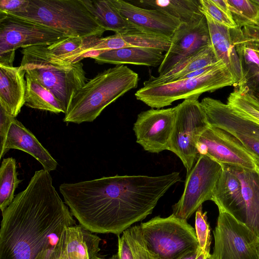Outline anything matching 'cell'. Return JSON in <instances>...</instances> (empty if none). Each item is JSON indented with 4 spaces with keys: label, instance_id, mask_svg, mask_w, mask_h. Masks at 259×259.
<instances>
[{
    "label": "cell",
    "instance_id": "6da1fadb",
    "mask_svg": "<svg viewBox=\"0 0 259 259\" xmlns=\"http://www.w3.org/2000/svg\"><path fill=\"white\" fill-rule=\"evenodd\" d=\"M180 181L179 172L160 176L116 175L63 183L59 191L84 228L119 235L150 214L160 198Z\"/></svg>",
    "mask_w": 259,
    "mask_h": 259
},
{
    "label": "cell",
    "instance_id": "7a4b0ae2",
    "mask_svg": "<svg viewBox=\"0 0 259 259\" xmlns=\"http://www.w3.org/2000/svg\"><path fill=\"white\" fill-rule=\"evenodd\" d=\"M50 172L35 171L2 212L0 259H49L67 227L76 226Z\"/></svg>",
    "mask_w": 259,
    "mask_h": 259
},
{
    "label": "cell",
    "instance_id": "3957f363",
    "mask_svg": "<svg viewBox=\"0 0 259 259\" xmlns=\"http://www.w3.org/2000/svg\"><path fill=\"white\" fill-rule=\"evenodd\" d=\"M139 75L124 65L98 73L74 95L63 121L80 124L93 121L109 104L137 88Z\"/></svg>",
    "mask_w": 259,
    "mask_h": 259
},
{
    "label": "cell",
    "instance_id": "277c9868",
    "mask_svg": "<svg viewBox=\"0 0 259 259\" xmlns=\"http://www.w3.org/2000/svg\"><path fill=\"white\" fill-rule=\"evenodd\" d=\"M21 53L20 67L49 90L66 112L74 95L87 82L82 62L65 61L53 55L47 46L28 47Z\"/></svg>",
    "mask_w": 259,
    "mask_h": 259
},
{
    "label": "cell",
    "instance_id": "5b68a950",
    "mask_svg": "<svg viewBox=\"0 0 259 259\" xmlns=\"http://www.w3.org/2000/svg\"><path fill=\"white\" fill-rule=\"evenodd\" d=\"M7 14L55 29L68 37H100L106 31L84 0H28L20 11Z\"/></svg>",
    "mask_w": 259,
    "mask_h": 259
},
{
    "label": "cell",
    "instance_id": "8992f818",
    "mask_svg": "<svg viewBox=\"0 0 259 259\" xmlns=\"http://www.w3.org/2000/svg\"><path fill=\"white\" fill-rule=\"evenodd\" d=\"M234 84L233 76L221 61L214 68L197 77L143 87L135 96L137 100L152 108L160 109L179 100L198 99L205 92Z\"/></svg>",
    "mask_w": 259,
    "mask_h": 259
},
{
    "label": "cell",
    "instance_id": "52a82bcc",
    "mask_svg": "<svg viewBox=\"0 0 259 259\" xmlns=\"http://www.w3.org/2000/svg\"><path fill=\"white\" fill-rule=\"evenodd\" d=\"M140 226L148 248L160 259H179L200 248L194 229L172 213L155 217Z\"/></svg>",
    "mask_w": 259,
    "mask_h": 259
},
{
    "label": "cell",
    "instance_id": "ba28073f",
    "mask_svg": "<svg viewBox=\"0 0 259 259\" xmlns=\"http://www.w3.org/2000/svg\"><path fill=\"white\" fill-rule=\"evenodd\" d=\"M198 99H185L176 106V115L169 143L168 150L181 160L187 174L199 155L197 150L198 141L209 126Z\"/></svg>",
    "mask_w": 259,
    "mask_h": 259
},
{
    "label": "cell",
    "instance_id": "9c48e42d",
    "mask_svg": "<svg viewBox=\"0 0 259 259\" xmlns=\"http://www.w3.org/2000/svg\"><path fill=\"white\" fill-rule=\"evenodd\" d=\"M68 37L55 29L0 12V64L13 66L19 48L49 46Z\"/></svg>",
    "mask_w": 259,
    "mask_h": 259
},
{
    "label": "cell",
    "instance_id": "30bf717a",
    "mask_svg": "<svg viewBox=\"0 0 259 259\" xmlns=\"http://www.w3.org/2000/svg\"><path fill=\"white\" fill-rule=\"evenodd\" d=\"M222 169V164L218 162L206 155H199L187 174L181 197L172 207V214L187 220L203 202L211 200Z\"/></svg>",
    "mask_w": 259,
    "mask_h": 259
},
{
    "label": "cell",
    "instance_id": "8fae6325",
    "mask_svg": "<svg viewBox=\"0 0 259 259\" xmlns=\"http://www.w3.org/2000/svg\"><path fill=\"white\" fill-rule=\"evenodd\" d=\"M219 211L213 234L214 245L209 259H258V239L250 230L228 213Z\"/></svg>",
    "mask_w": 259,
    "mask_h": 259
},
{
    "label": "cell",
    "instance_id": "7c38bea8",
    "mask_svg": "<svg viewBox=\"0 0 259 259\" xmlns=\"http://www.w3.org/2000/svg\"><path fill=\"white\" fill-rule=\"evenodd\" d=\"M200 103L210 126L229 133L259 161V124L239 115L220 100L206 97Z\"/></svg>",
    "mask_w": 259,
    "mask_h": 259
},
{
    "label": "cell",
    "instance_id": "4fadbf2b",
    "mask_svg": "<svg viewBox=\"0 0 259 259\" xmlns=\"http://www.w3.org/2000/svg\"><path fill=\"white\" fill-rule=\"evenodd\" d=\"M199 155H206L221 164L254 169L258 161L235 137L227 132L210 126L197 145Z\"/></svg>",
    "mask_w": 259,
    "mask_h": 259
},
{
    "label": "cell",
    "instance_id": "5bb4252c",
    "mask_svg": "<svg viewBox=\"0 0 259 259\" xmlns=\"http://www.w3.org/2000/svg\"><path fill=\"white\" fill-rule=\"evenodd\" d=\"M176 115V106L140 113L133 127L137 143L151 153L168 150Z\"/></svg>",
    "mask_w": 259,
    "mask_h": 259
},
{
    "label": "cell",
    "instance_id": "9a60e30c",
    "mask_svg": "<svg viewBox=\"0 0 259 259\" xmlns=\"http://www.w3.org/2000/svg\"><path fill=\"white\" fill-rule=\"evenodd\" d=\"M211 45L205 16L190 23L181 24L171 38L170 47L158 69L159 75Z\"/></svg>",
    "mask_w": 259,
    "mask_h": 259
},
{
    "label": "cell",
    "instance_id": "2e32d148",
    "mask_svg": "<svg viewBox=\"0 0 259 259\" xmlns=\"http://www.w3.org/2000/svg\"><path fill=\"white\" fill-rule=\"evenodd\" d=\"M111 2L123 17L136 29L142 32L171 39L182 24L178 19L157 9L139 7L123 0Z\"/></svg>",
    "mask_w": 259,
    "mask_h": 259
},
{
    "label": "cell",
    "instance_id": "e0dca14e",
    "mask_svg": "<svg viewBox=\"0 0 259 259\" xmlns=\"http://www.w3.org/2000/svg\"><path fill=\"white\" fill-rule=\"evenodd\" d=\"M101 239L81 225L67 227L49 259H93Z\"/></svg>",
    "mask_w": 259,
    "mask_h": 259
},
{
    "label": "cell",
    "instance_id": "ac0fdd59",
    "mask_svg": "<svg viewBox=\"0 0 259 259\" xmlns=\"http://www.w3.org/2000/svg\"><path fill=\"white\" fill-rule=\"evenodd\" d=\"M171 44V39L160 35L147 33L137 30L123 33H115L105 37H100L94 46L89 49L82 58H93L99 54L112 50L125 48H149L166 52Z\"/></svg>",
    "mask_w": 259,
    "mask_h": 259
},
{
    "label": "cell",
    "instance_id": "d6986e66",
    "mask_svg": "<svg viewBox=\"0 0 259 259\" xmlns=\"http://www.w3.org/2000/svg\"><path fill=\"white\" fill-rule=\"evenodd\" d=\"M10 149L26 152L35 158L49 172L57 168L58 162L38 141L35 136L16 118L12 121L6 142L0 149V158Z\"/></svg>",
    "mask_w": 259,
    "mask_h": 259
},
{
    "label": "cell",
    "instance_id": "ffe728a7",
    "mask_svg": "<svg viewBox=\"0 0 259 259\" xmlns=\"http://www.w3.org/2000/svg\"><path fill=\"white\" fill-rule=\"evenodd\" d=\"M223 169L211 200L219 210L225 211L245 225L246 211L240 182L226 164Z\"/></svg>",
    "mask_w": 259,
    "mask_h": 259
},
{
    "label": "cell",
    "instance_id": "44dd1931",
    "mask_svg": "<svg viewBox=\"0 0 259 259\" xmlns=\"http://www.w3.org/2000/svg\"><path fill=\"white\" fill-rule=\"evenodd\" d=\"M203 14L206 19L211 43L217 57L233 76L234 87L238 86L243 80V73L231 29L218 23L207 14Z\"/></svg>",
    "mask_w": 259,
    "mask_h": 259
},
{
    "label": "cell",
    "instance_id": "7402d4cb",
    "mask_svg": "<svg viewBox=\"0 0 259 259\" xmlns=\"http://www.w3.org/2000/svg\"><path fill=\"white\" fill-rule=\"evenodd\" d=\"M25 74L20 66L0 64V106L15 118L25 105Z\"/></svg>",
    "mask_w": 259,
    "mask_h": 259
},
{
    "label": "cell",
    "instance_id": "603a6c76",
    "mask_svg": "<svg viewBox=\"0 0 259 259\" xmlns=\"http://www.w3.org/2000/svg\"><path fill=\"white\" fill-rule=\"evenodd\" d=\"M227 165L241 183L246 211L244 226L259 237V165L254 169Z\"/></svg>",
    "mask_w": 259,
    "mask_h": 259
},
{
    "label": "cell",
    "instance_id": "cb8c5ba5",
    "mask_svg": "<svg viewBox=\"0 0 259 259\" xmlns=\"http://www.w3.org/2000/svg\"><path fill=\"white\" fill-rule=\"evenodd\" d=\"M159 49L149 48H125L110 50L93 58L98 64H132L157 67L161 64L164 54Z\"/></svg>",
    "mask_w": 259,
    "mask_h": 259
},
{
    "label": "cell",
    "instance_id": "d4e9b609",
    "mask_svg": "<svg viewBox=\"0 0 259 259\" xmlns=\"http://www.w3.org/2000/svg\"><path fill=\"white\" fill-rule=\"evenodd\" d=\"M139 7L157 9L178 19L182 24L197 21L204 16L199 0H141L128 1Z\"/></svg>",
    "mask_w": 259,
    "mask_h": 259
},
{
    "label": "cell",
    "instance_id": "484cf974",
    "mask_svg": "<svg viewBox=\"0 0 259 259\" xmlns=\"http://www.w3.org/2000/svg\"><path fill=\"white\" fill-rule=\"evenodd\" d=\"M220 61L212 45H210L198 53L181 62L164 74L157 76H151L144 81L143 87L177 81L187 73L218 63Z\"/></svg>",
    "mask_w": 259,
    "mask_h": 259
},
{
    "label": "cell",
    "instance_id": "4316f807",
    "mask_svg": "<svg viewBox=\"0 0 259 259\" xmlns=\"http://www.w3.org/2000/svg\"><path fill=\"white\" fill-rule=\"evenodd\" d=\"M84 2L106 31L111 30L115 33H123L137 30L123 17L111 0H84Z\"/></svg>",
    "mask_w": 259,
    "mask_h": 259
},
{
    "label": "cell",
    "instance_id": "83f0119b",
    "mask_svg": "<svg viewBox=\"0 0 259 259\" xmlns=\"http://www.w3.org/2000/svg\"><path fill=\"white\" fill-rule=\"evenodd\" d=\"M25 105L30 108L55 113H66L62 103L46 88L25 74Z\"/></svg>",
    "mask_w": 259,
    "mask_h": 259
},
{
    "label": "cell",
    "instance_id": "f1b7e54d",
    "mask_svg": "<svg viewBox=\"0 0 259 259\" xmlns=\"http://www.w3.org/2000/svg\"><path fill=\"white\" fill-rule=\"evenodd\" d=\"M21 180L18 179L16 160L4 158L0 167V208L2 212L12 202L14 192Z\"/></svg>",
    "mask_w": 259,
    "mask_h": 259
},
{
    "label": "cell",
    "instance_id": "f546056e",
    "mask_svg": "<svg viewBox=\"0 0 259 259\" xmlns=\"http://www.w3.org/2000/svg\"><path fill=\"white\" fill-rule=\"evenodd\" d=\"M231 16L237 27L259 22V5L253 0H227Z\"/></svg>",
    "mask_w": 259,
    "mask_h": 259
},
{
    "label": "cell",
    "instance_id": "4dcf8cb0",
    "mask_svg": "<svg viewBox=\"0 0 259 259\" xmlns=\"http://www.w3.org/2000/svg\"><path fill=\"white\" fill-rule=\"evenodd\" d=\"M227 104L239 115L259 124V103L246 93L235 88Z\"/></svg>",
    "mask_w": 259,
    "mask_h": 259
},
{
    "label": "cell",
    "instance_id": "1f68e13d",
    "mask_svg": "<svg viewBox=\"0 0 259 259\" xmlns=\"http://www.w3.org/2000/svg\"><path fill=\"white\" fill-rule=\"evenodd\" d=\"M122 234L130 246L132 259H160L148 248L140 225L130 227Z\"/></svg>",
    "mask_w": 259,
    "mask_h": 259
},
{
    "label": "cell",
    "instance_id": "d6a6232c",
    "mask_svg": "<svg viewBox=\"0 0 259 259\" xmlns=\"http://www.w3.org/2000/svg\"><path fill=\"white\" fill-rule=\"evenodd\" d=\"M195 212V232L199 247L202 251L210 253L211 235L207 212H203L201 206Z\"/></svg>",
    "mask_w": 259,
    "mask_h": 259
},
{
    "label": "cell",
    "instance_id": "836d02e7",
    "mask_svg": "<svg viewBox=\"0 0 259 259\" xmlns=\"http://www.w3.org/2000/svg\"><path fill=\"white\" fill-rule=\"evenodd\" d=\"M199 2L201 12L214 21L231 29L237 27L232 17L219 8L212 0H199Z\"/></svg>",
    "mask_w": 259,
    "mask_h": 259
},
{
    "label": "cell",
    "instance_id": "e575fe53",
    "mask_svg": "<svg viewBox=\"0 0 259 259\" xmlns=\"http://www.w3.org/2000/svg\"><path fill=\"white\" fill-rule=\"evenodd\" d=\"M86 38L69 37L55 42L48 47L53 55L59 57L79 49L84 44Z\"/></svg>",
    "mask_w": 259,
    "mask_h": 259
},
{
    "label": "cell",
    "instance_id": "d590c367",
    "mask_svg": "<svg viewBox=\"0 0 259 259\" xmlns=\"http://www.w3.org/2000/svg\"><path fill=\"white\" fill-rule=\"evenodd\" d=\"M235 88L246 93L259 103V71L243 72L242 81Z\"/></svg>",
    "mask_w": 259,
    "mask_h": 259
},
{
    "label": "cell",
    "instance_id": "8d00e7d4",
    "mask_svg": "<svg viewBox=\"0 0 259 259\" xmlns=\"http://www.w3.org/2000/svg\"><path fill=\"white\" fill-rule=\"evenodd\" d=\"M15 118L0 106V149L5 144L10 126Z\"/></svg>",
    "mask_w": 259,
    "mask_h": 259
},
{
    "label": "cell",
    "instance_id": "74e56055",
    "mask_svg": "<svg viewBox=\"0 0 259 259\" xmlns=\"http://www.w3.org/2000/svg\"><path fill=\"white\" fill-rule=\"evenodd\" d=\"M28 3V0H1L0 12L10 14L20 11Z\"/></svg>",
    "mask_w": 259,
    "mask_h": 259
},
{
    "label": "cell",
    "instance_id": "f35d334b",
    "mask_svg": "<svg viewBox=\"0 0 259 259\" xmlns=\"http://www.w3.org/2000/svg\"><path fill=\"white\" fill-rule=\"evenodd\" d=\"M212 1L222 10L231 16L227 0H212Z\"/></svg>",
    "mask_w": 259,
    "mask_h": 259
},
{
    "label": "cell",
    "instance_id": "ab89813d",
    "mask_svg": "<svg viewBox=\"0 0 259 259\" xmlns=\"http://www.w3.org/2000/svg\"><path fill=\"white\" fill-rule=\"evenodd\" d=\"M201 251L202 250L200 248H199L197 249L188 252L179 259H196Z\"/></svg>",
    "mask_w": 259,
    "mask_h": 259
},
{
    "label": "cell",
    "instance_id": "60d3db41",
    "mask_svg": "<svg viewBox=\"0 0 259 259\" xmlns=\"http://www.w3.org/2000/svg\"><path fill=\"white\" fill-rule=\"evenodd\" d=\"M250 31L255 41L259 42V22L251 25Z\"/></svg>",
    "mask_w": 259,
    "mask_h": 259
},
{
    "label": "cell",
    "instance_id": "b9f144b4",
    "mask_svg": "<svg viewBox=\"0 0 259 259\" xmlns=\"http://www.w3.org/2000/svg\"><path fill=\"white\" fill-rule=\"evenodd\" d=\"M210 253L202 251L196 259H207Z\"/></svg>",
    "mask_w": 259,
    "mask_h": 259
},
{
    "label": "cell",
    "instance_id": "7bdbcfd3",
    "mask_svg": "<svg viewBox=\"0 0 259 259\" xmlns=\"http://www.w3.org/2000/svg\"><path fill=\"white\" fill-rule=\"evenodd\" d=\"M93 259H119V257L117 253L113 255L111 257L109 258H103L101 257H99L97 256L94 257Z\"/></svg>",
    "mask_w": 259,
    "mask_h": 259
},
{
    "label": "cell",
    "instance_id": "ee69618b",
    "mask_svg": "<svg viewBox=\"0 0 259 259\" xmlns=\"http://www.w3.org/2000/svg\"><path fill=\"white\" fill-rule=\"evenodd\" d=\"M255 248L256 250V253L257 255V258L259 259V237L258 238L257 241L255 243Z\"/></svg>",
    "mask_w": 259,
    "mask_h": 259
},
{
    "label": "cell",
    "instance_id": "f6af8a7d",
    "mask_svg": "<svg viewBox=\"0 0 259 259\" xmlns=\"http://www.w3.org/2000/svg\"><path fill=\"white\" fill-rule=\"evenodd\" d=\"M256 3L259 5V0H253Z\"/></svg>",
    "mask_w": 259,
    "mask_h": 259
},
{
    "label": "cell",
    "instance_id": "bcb514c9",
    "mask_svg": "<svg viewBox=\"0 0 259 259\" xmlns=\"http://www.w3.org/2000/svg\"><path fill=\"white\" fill-rule=\"evenodd\" d=\"M255 44L256 45V46L257 47V48L259 49V42H256Z\"/></svg>",
    "mask_w": 259,
    "mask_h": 259
},
{
    "label": "cell",
    "instance_id": "7dc6e473",
    "mask_svg": "<svg viewBox=\"0 0 259 259\" xmlns=\"http://www.w3.org/2000/svg\"><path fill=\"white\" fill-rule=\"evenodd\" d=\"M207 259H209V258H208V256L207 257Z\"/></svg>",
    "mask_w": 259,
    "mask_h": 259
}]
</instances>
